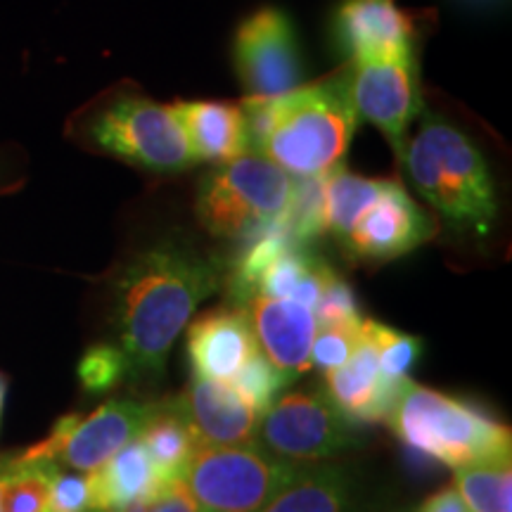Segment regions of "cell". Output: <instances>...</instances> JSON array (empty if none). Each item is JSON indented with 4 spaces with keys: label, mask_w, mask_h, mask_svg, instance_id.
<instances>
[{
    "label": "cell",
    "mask_w": 512,
    "mask_h": 512,
    "mask_svg": "<svg viewBox=\"0 0 512 512\" xmlns=\"http://www.w3.org/2000/svg\"><path fill=\"white\" fill-rule=\"evenodd\" d=\"M221 283L219 256L181 242H159L133 256L114 283V330L128 375H162L176 339Z\"/></svg>",
    "instance_id": "1"
},
{
    "label": "cell",
    "mask_w": 512,
    "mask_h": 512,
    "mask_svg": "<svg viewBox=\"0 0 512 512\" xmlns=\"http://www.w3.org/2000/svg\"><path fill=\"white\" fill-rule=\"evenodd\" d=\"M242 110L252 152L294 178H325L339 169L358 128L349 67L275 98H247Z\"/></svg>",
    "instance_id": "2"
},
{
    "label": "cell",
    "mask_w": 512,
    "mask_h": 512,
    "mask_svg": "<svg viewBox=\"0 0 512 512\" xmlns=\"http://www.w3.org/2000/svg\"><path fill=\"white\" fill-rule=\"evenodd\" d=\"M401 162L418 195L453 226L486 235L498 214L496 188L482 150L467 133L432 112L403 147Z\"/></svg>",
    "instance_id": "3"
},
{
    "label": "cell",
    "mask_w": 512,
    "mask_h": 512,
    "mask_svg": "<svg viewBox=\"0 0 512 512\" xmlns=\"http://www.w3.org/2000/svg\"><path fill=\"white\" fill-rule=\"evenodd\" d=\"M387 425L415 451L448 467H465L494 458H510V427L472 403L403 382Z\"/></svg>",
    "instance_id": "4"
},
{
    "label": "cell",
    "mask_w": 512,
    "mask_h": 512,
    "mask_svg": "<svg viewBox=\"0 0 512 512\" xmlns=\"http://www.w3.org/2000/svg\"><path fill=\"white\" fill-rule=\"evenodd\" d=\"M297 178L259 152L216 164L197 185L195 211L204 230L216 238H254L285 221Z\"/></svg>",
    "instance_id": "5"
},
{
    "label": "cell",
    "mask_w": 512,
    "mask_h": 512,
    "mask_svg": "<svg viewBox=\"0 0 512 512\" xmlns=\"http://www.w3.org/2000/svg\"><path fill=\"white\" fill-rule=\"evenodd\" d=\"M83 138L95 150L150 174H181L197 164L169 107L147 95L119 93L107 98L83 119Z\"/></svg>",
    "instance_id": "6"
},
{
    "label": "cell",
    "mask_w": 512,
    "mask_h": 512,
    "mask_svg": "<svg viewBox=\"0 0 512 512\" xmlns=\"http://www.w3.org/2000/svg\"><path fill=\"white\" fill-rule=\"evenodd\" d=\"M299 467L261 446H197L181 472L200 512H259Z\"/></svg>",
    "instance_id": "7"
},
{
    "label": "cell",
    "mask_w": 512,
    "mask_h": 512,
    "mask_svg": "<svg viewBox=\"0 0 512 512\" xmlns=\"http://www.w3.org/2000/svg\"><path fill=\"white\" fill-rule=\"evenodd\" d=\"M155 411V403L114 399L86 418L64 415L48 439L22 453L15 463H55L76 472H93L128 441L138 439Z\"/></svg>",
    "instance_id": "8"
},
{
    "label": "cell",
    "mask_w": 512,
    "mask_h": 512,
    "mask_svg": "<svg viewBox=\"0 0 512 512\" xmlns=\"http://www.w3.org/2000/svg\"><path fill=\"white\" fill-rule=\"evenodd\" d=\"M354 444L351 425L325 392L275 399L256 427V446L292 465L323 463Z\"/></svg>",
    "instance_id": "9"
},
{
    "label": "cell",
    "mask_w": 512,
    "mask_h": 512,
    "mask_svg": "<svg viewBox=\"0 0 512 512\" xmlns=\"http://www.w3.org/2000/svg\"><path fill=\"white\" fill-rule=\"evenodd\" d=\"M351 100L358 121L380 128L396 157L401 159L408 128L422 112L420 67L415 48H401L387 55L349 62Z\"/></svg>",
    "instance_id": "10"
},
{
    "label": "cell",
    "mask_w": 512,
    "mask_h": 512,
    "mask_svg": "<svg viewBox=\"0 0 512 512\" xmlns=\"http://www.w3.org/2000/svg\"><path fill=\"white\" fill-rule=\"evenodd\" d=\"M235 67L247 98H275L302 86V55L283 10L264 8L242 22L235 36Z\"/></svg>",
    "instance_id": "11"
},
{
    "label": "cell",
    "mask_w": 512,
    "mask_h": 512,
    "mask_svg": "<svg viewBox=\"0 0 512 512\" xmlns=\"http://www.w3.org/2000/svg\"><path fill=\"white\" fill-rule=\"evenodd\" d=\"M434 235V221L399 181H389L380 197L358 214L342 245L356 259L389 261L413 252Z\"/></svg>",
    "instance_id": "12"
},
{
    "label": "cell",
    "mask_w": 512,
    "mask_h": 512,
    "mask_svg": "<svg viewBox=\"0 0 512 512\" xmlns=\"http://www.w3.org/2000/svg\"><path fill=\"white\" fill-rule=\"evenodd\" d=\"M403 380H387L380 370L377 342L363 320L361 342L342 366L325 370V394L349 422H380L392 411Z\"/></svg>",
    "instance_id": "13"
},
{
    "label": "cell",
    "mask_w": 512,
    "mask_h": 512,
    "mask_svg": "<svg viewBox=\"0 0 512 512\" xmlns=\"http://www.w3.org/2000/svg\"><path fill=\"white\" fill-rule=\"evenodd\" d=\"M176 403L200 446H249L256 441L261 413L228 382L195 375Z\"/></svg>",
    "instance_id": "14"
},
{
    "label": "cell",
    "mask_w": 512,
    "mask_h": 512,
    "mask_svg": "<svg viewBox=\"0 0 512 512\" xmlns=\"http://www.w3.org/2000/svg\"><path fill=\"white\" fill-rule=\"evenodd\" d=\"M245 302L259 349L287 375L306 373L311 368V347L318 332L313 309L294 299L266 294H252Z\"/></svg>",
    "instance_id": "15"
},
{
    "label": "cell",
    "mask_w": 512,
    "mask_h": 512,
    "mask_svg": "<svg viewBox=\"0 0 512 512\" xmlns=\"http://www.w3.org/2000/svg\"><path fill=\"white\" fill-rule=\"evenodd\" d=\"M252 323L242 306L204 313L188 328V358L195 375L230 382L254 354H259Z\"/></svg>",
    "instance_id": "16"
},
{
    "label": "cell",
    "mask_w": 512,
    "mask_h": 512,
    "mask_svg": "<svg viewBox=\"0 0 512 512\" xmlns=\"http://www.w3.org/2000/svg\"><path fill=\"white\" fill-rule=\"evenodd\" d=\"M335 38L349 62L413 46V19L396 0H344L335 15Z\"/></svg>",
    "instance_id": "17"
},
{
    "label": "cell",
    "mask_w": 512,
    "mask_h": 512,
    "mask_svg": "<svg viewBox=\"0 0 512 512\" xmlns=\"http://www.w3.org/2000/svg\"><path fill=\"white\" fill-rule=\"evenodd\" d=\"M197 162L223 164L252 152L247 117L233 102L190 100L169 105Z\"/></svg>",
    "instance_id": "18"
},
{
    "label": "cell",
    "mask_w": 512,
    "mask_h": 512,
    "mask_svg": "<svg viewBox=\"0 0 512 512\" xmlns=\"http://www.w3.org/2000/svg\"><path fill=\"white\" fill-rule=\"evenodd\" d=\"M259 512H370L349 470L313 463L299 472Z\"/></svg>",
    "instance_id": "19"
},
{
    "label": "cell",
    "mask_w": 512,
    "mask_h": 512,
    "mask_svg": "<svg viewBox=\"0 0 512 512\" xmlns=\"http://www.w3.org/2000/svg\"><path fill=\"white\" fill-rule=\"evenodd\" d=\"M138 439L143 441L152 463H155L157 470L166 479L181 477L183 467L188 465L195 448L200 446L190 430V425L185 422L176 399L157 406L155 415L147 422Z\"/></svg>",
    "instance_id": "20"
},
{
    "label": "cell",
    "mask_w": 512,
    "mask_h": 512,
    "mask_svg": "<svg viewBox=\"0 0 512 512\" xmlns=\"http://www.w3.org/2000/svg\"><path fill=\"white\" fill-rule=\"evenodd\" d=\"M456 489L470 512H512L510 458L456 467Z\"/></svg>",
    "instance_id": "21"
},
{
    "label": "cell",
    "mask_w": 512,
    "mask_h": 512,
    "mask_svg": "<svg viewBox=\"0 0 512 512\" xmlns=\"http://www.w3.org/2000/svg\"><path fill=\"white\" fill-rule=\"evenodd\" d=\"M55 463H12L0 475V510L41 512L46 505Z\"/></svg>",
    "instance_id": "22"
},
{
    "label": "cell",
    "mask_w": 512,
    "mask_h": 512,
    "mask_svg": "<svg viewBox=\"0 0 512 512\" xmlns=\"http://www.w3.org/2000/svg\"><path fill=\"white\" fill-rule=\"evenodd\" d=\"M294 380L285 370H280L264 351L254 354L238 373L230 377V387L245 399L256 413H264L273 406L278 394Z\"/></svg>",
    "instance_id": "23"
},
{
    "label": "cell",
    "mask_w": 512,
    "mask_h": 512,
    "mask_svg": "<svg viewBox=\"0 0 512 512\" xmlns=\"http://www.w3.org/2000/svg\"><path fill=\"white\" fill-rule=\"evenodd\" d=\"M76 375L86 392L102 394L128 377V358L121 347H114V344H95L81 356Z\"/></svg>",
    "instance_id": "24"
},
{
    "label": "cell",
    "mask_w": 512,
    "mask_h": 512,
    "mask_svg": "<svg viewBox=\"0 0 512 512\" xmlns=\"http://www.w3.org/2000/svg\"><path fill=\"white\" fill-rule=\"evenodd\" d=\"M370 332L377 342V354H380V370L387 380H403L411 373L422 354V342L418 337L406 335L387 325L368 320Z\"/></svg>",
    "instance_id": "25"
},
{
    "label": "cell",
    "mask_w": 512,
    "mask_h": 512,
    "mask_svg": "<svg viewBox=\"0 0 512 512\" xmlns=\"http://www.w3.org/2000/svg\"><path fill=\"white\" fill-rule=\"evenodd\" d=\"M361 323L356 325H318L311 347V366L318 370H332L342 366L361 342Z\"/></svg>",
    "instance_id": "26"
},
{
    "label": "cell",
    "mask_w": 512,
    "mask_h": 512,
    "mask_svg": "<svg viewBox=\"0 0 512 512\" xmlns=\"http://www.w3.org/2000/svg\"><path fill=\"white\" fill-rule=\"evenodd\" d=\"M41 512H91L88 472H53L46 505Z\"/></svg>",
    "instance_id": "27"
},
{
    "label": "cell",
    "mask_w": 512,
    "mask_h": 512,
    "mask_svg": "<svg viewBox=\"0 0 512 512\" xmlns=\"http://www.w3.org/2000/svg\"><path fill=\"white\" fill-rule=\"evenodd\" d=\"M313 313H316L318 325H356L363 320L358 313L354 292L337 275H332L330 283L325 285Z\"/></svg>",
    "instance_id": "28"
},
{
    "label": "cell",
    "mask_w": 512,
    "mask_h": 512,
    "mask_svg": "<svg viewBox=\"0 0 512 512\" xmlns=\"http://www.w3.org/2000/svg\"><path fill=\"white\" fill-rule=\"evenodd\" d=\"M145 512H200V510H197L195 501H192L188 491H185L181 479H176V482L171 484L169 489H166L164 494L159 496Z\"/></svg>",
    "instance_id": "29"
},
{
    "label": "cell",
    "mask_w": 512,
    "mask_h": 512,
    "mask_svg": "<svg viewBox=\"0 0 512 512\" xmlns=\"http://www.w3.org/2000/svg\"><path fill=\"white\" fill-rule=\"evenodd\" d=\"M418 512H470L463 498H460L456 486H448V489H441L437 494L427 498L425 503L420 505Z\"/></svg>",
    "instance_id": "30"
},
{
    "label": "cell",
    "mask_w": 512,
    "mask_h": 512,
    "mask_svg": "<svg viewBox=\"0 0 512 512\" xmlns=\"http://www.w3.org/2000/svg\"><path fill=\"white\" fill-rule=\"evenodd\" d=\"M5 392H8V382H5V377L0 375V411H3V401H5Z\"/></svg>",
    "instance_id": "31"
},
{
    "label": "cell",
    "mask_w": 512,
    "mask_h": 512,
    "mask_svg": "<svg viewBox=\"0 0 512 512\" xmlns=\"http://www.w3.org/2000/svg\"><path fill=\"white\" fill-rule=\"evenodd\" d=\"M0 512H3V510H0Z\"/></svg>",
    "instance_id": "32"
}]
</instances>
